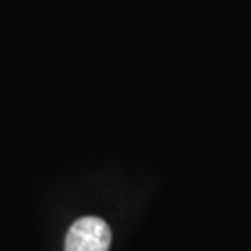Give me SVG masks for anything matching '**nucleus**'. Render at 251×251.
Masks as SVG:
<instances>
[{"label": "nucleus", "mask_w": 251, "mask_h": 251, "mask_svg": "<svg viewBox=\"0 0 251 251\" xmlns=\"http://www.w3.org/2000/svg\"><path fill=\"white\" fill-rule=\"evenodd\" d=\"M111 230L98 217L78 219L65 237V251H108Z\"/></svg>", "instance_id": "f257e3e1"}]
</instances>
